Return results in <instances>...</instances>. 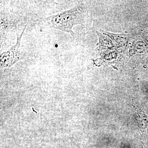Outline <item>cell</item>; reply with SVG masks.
Wrapping results in <instances>:
<instances>
[{
    "label": "cell",
    "mask_w": 148,
    "mask_h": 148,
    "mask_svg": "<svg viewBox=\"0 0 148 148\" xmlns=\"http://www.w3.org/2000/svg\"><path fill=\"white\" fill-rule=\"evenodd\" d=\"M27 26L24 27L20 35L17 34V40L15 45L11 47L8 50L1 53L0 56V65L1 69L9 68L16 62L22 59L20 53V46L21 38Z\"/></svg>",
    "instance_id": "obj_2"
},
{
    "label": "cell",
    "mask_w": 148,
    "mask_h": 148,
    "mask_svg": "<svg viewBox=\"0 0 148 148\" xmlns=\"http://www.w3.org/2000/svg\"><path fill=\"white\" fill-rule=\"evenodd\" d=\"M142 148H143V147H142Z\"/></svg>",
    "instance_id": "obj_3"
},
{
    "label": "cell",
    "mask_w": 148,
    "mask_h": 148,
    "mask_svg": "<svg viewBox=\"0 0 148 148\" xmlns=\"http://www.w3.org/2000/svg\"><path fill=\"white\" fill-rule=\"evenodd\" d=\"M87 12L84 8L77 5L69 10L47 17L44 21L51 29L69 33L74 37L75 34L72 30L73 27L84 24Z\"/></svg>",
    "instance_id": "obj_1"
}]
</instances>
